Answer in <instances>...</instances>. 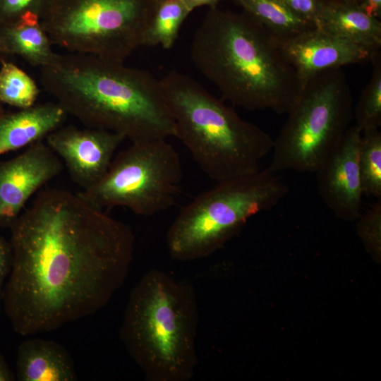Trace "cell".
Instances as JSON below:
<instances>
[{
	"mask_svg": "<svg viewBox=\"0 0 381 381\" xmlns=\"http://www.w3.org/2000/svg\"><path fill=\"white\" fill-rule=\"evenodd\" d=\"M160 83L176 123V137L217 183L261 169L274 140L241 119L192 78L172 71Z\"/></svg>",
	"mask_w": 381,
	"mask_h": 381,
	"instance_id": "cell-5",
	"label": "cell"
},
{
	"mask_svg": "<svg viewBox=\"0 0 381 381\" xmlns=\"http://www.w3.org/2000/svg\"><path fill=\"white\" fill-rule=\"evenodd\" d=\"M198 321L193 286L152 269L130 293L120 337L147 380L188 381L198 363Z\"/></svg>",
	"mask_w": 381,
	"mask_h": 381,
	"instance_id": "cell-4",
	"label": "cell"
},
{
	"mask_svg": "<svg viewBox=\"0 0 381 381\" xmlns=\"http://www.w3.org/2000/svg\"><path fill=\"white\" fill-rule=\"evenodd\" d=\"M358 166L363 194L381 198V133L379 128L362 131Z\"/></svg>",
	"mask_w": 381,
	"mask_h": 381,
	"instance_id": "cell-21",
	"label": "cell"
},
{
	"mask_svg": "<svg viewBox=\"0 0 381 381\" xmlns=\"http://www.w3.org/2000/svg\"><path fill=\"white\" fill-rule=\"evenodd\" d=\"M362 131L350 125L336 146L315 172L318 193L340 219H358L362 197L358 149Z\"/></svg>",
	"mask_w": 381,
	"mask_h": 381,
	"instance_id": "cell-12",
	"label": "cell"
},
{
	"mask_svg": "<svg viewBox=\"0 0 381 381\" xmlns=\"http://www.w3.org/2000/svg\"><path fill=\"white\" fill-rule=\"evenodd\" d=\"M190 13L183 0H155L143 34L141 46H161L170 49L181 26Z\"/></svg>",
	"mask_w": 381,
	"mask_h": 381,
	"instance_id": "cell-19",
	"label": "cell"
},
{
	"mask_svg": "<svg viewBox=\"0 0 381 381\" xmlns=\"http://www.w3.org/2000/svg\"><path fill=\"white\" fill-rule=\"evenodd\" d=\"M126 138L107 130L60 126L46 137L49 147L66 166L71 180L87 189L106 174Z\"/></svg>",
	"mask_w": 381,
	"mask_h": 381,
	"instance_id": "cell-11",
	"label": "cell"
},
{
	"mask_svg": "<svg viewBox=\"0 0 381 381\" xmlns=\"http://www.w3.org/2000/svg\"><path fill=\"white\" fill-rule=\"evenodd\" d=\"M68 114L57 102L35 104L0 116V156L43 140Z\"/></svg>",
	"mask_w": 381,
	"mask_h": 381,
	"instance_id": "cell-14",
	"label": "cell"
},
{
	"mask_svg": "<svg viewBox=\"0 0 381 381\" xmlns=\"http://www.w3.org/2000/svg\"><path fill=\"white\" fill-rule=\"evenodd\" d=\"M155 0H44L40 22L71 53L124 60L141 46Z\"/></svg>",
	"mask_w": 381,
	"mask_h": 381,
	"instance_id": "cell-8",
	"label": "cell"
},
{
	"mask_svg": "<svg viewBox=\"0 0 381 381\" xmlns=\"http://www.w3.org/2000/svg\"><path fill=\"white\" fill-rule=\"evenodd\" d=\"M362 0H322L325 4H353L358 5Z\"/></svg>",
	"mask_w": 381,
	"mask_h": 381,
	"instance_id": "cell-30",
	"label": "cell"
},
{
	"mask_svg": "<svg viewBox=\"0 0 381 381\" xmlns=\"http://www.w3.org/2000/svg\"><path fill=\"white\" fill-rule=\"evenodd\" d=\"M370 63L373 71L363 90L353 113L361 131L379 128L381 126V51H377Z\"/></svg>",
	"mask_w": 381,
	"mask_h": 381,
	"instance_id": "cell-22",
	"label": "cell"
},
{
	"mask_svg": "<svg viewBox=\"0 0 381 381\" xmlns=\"http://www.w3.org/2000/svg\"><path fill=\"white\" fill-rule=\"evenodd\" d=\"M42 28L40 17L28 16L18 22L0 24V54L18 55L40 68L50 65L58 54Z\"/></svg>",
	"mask_w": 381,
	"mask_h": 381,
	"instance_id": "cell-17",
	"label": "cell"
},
{
	"mask_svg": "<svg viewBox=\"0 0 381 381\" xmlns=\"http://www.w3.org/2000/svg\"><path fill=\"white\" fill-rule=\"evenodd\" d=\"M295 14L317 26L325 4L322 0H282Z\"/></svg>",
	"mask_w": 381,
	"mask_h": 381,
	"instance_id": "cell-25",
	"label": "cell"
},
{
	"mask_svg": "<svg viewBox=\"0 0 381 381\" xmlns=\"http://www.w3.org/2000/svg\"><path fill=\"white\" fill-rule=\"evenodd\" d=\"M40 90L35 80L11 62L1 61L0 67V102L19 109L36 104Z\"/></svg>",
	"mask_w": 381,
	"mask_h": 381,
	"instance_id": "cell-20",
	"label": "cell"
},
{
	"mask_svg": "<svg viewBox=\"0 0 381 381\" xmlns=\"http://www.w3.org/2000/svg\"><path fill=\"white\" fill-rule=\"evenodd\" d=\"M353 113V96L340 68L312 75L274 140L266 169L315 173L349 127Z\"/></svg>",
	"mask_w": 381,
	"mask_h": 381,
	"instance_id": "cell-7",
	"label": "cell"
},
{
	"mask_svg": "<svg viewBox=\"0 0 381 381\" xmlns=\"http://www.w3.org/2000/svg\"><path fill=\"white\" fill-rule=\"evenodd\" d=\"M16 378L19 381H75L73 360L61 344L34 338L18 346Z\"/></svg>",
	"mask_w": 381,
	"mask_h": 381,
	"instance_id": "cell-15",
	"label": "cell"
},
{
	"mask_svg": "<svg viewBox=\"0 0 381 381\" xmlns=\"http://www.w3.org/2000/svg\"><path fill=\"white\" fill-rule=\"evenodd\" d=\"M40 82L67 114L86 127L117 133L131 142L176 137L160 80L147 71L70 52L41 67Z\"/></svg>",
	"mask_w": 381,
	"mask_h": 381,
	"instance_id": "cell-2",
	"label": "cell"
},
{
	"mask_svg": "<svg viewBox=\"0 0 381 381\" xmlns=\"http://www.w3.org/2000/svg\"><path fill=\"white\" fill-rule=\"evenodd\" d=\"M260 25L277 42H282L317 28L292 12L282 0H231Z\"/></svg>",
	"mask_w": 381,
	"mask_h": 381,
	"instance_id": "cell-18",
	"label": "cell"
},
{
	"mask_svg": "<svg viewBox=\"0 0 381 381\" xmlns=\"http://www.w3.org/2000/svg\"><path fill=\"white\" fill-rule=\"evenodd\" d=\"M359 6L370 16L380 19L381 0H362Z\"/></svg>",
	"mask_w": 381,
	"mask_h": 381,
	"instance_id": "cell-27",
	"label": "cell"
},
{
	"mask_svg": "<svg viewBox=\"0 0 381 381\" xmlns=\"http://www.w3.org/2000/svg\"><path fill=\"white\" fill-rule=\"evenodd\" d=\"M317 28L354 44L381 48V22L358 5L325 4Z\"/></svg>",
	"mask_w": 381,
	"mask_h": 381,
	"instance_id": "cell-16",
	"label": "cell"
},
{
	"mask_svg": "<svg viewBox=\"0 0 381 381\" xmlns=\"http://www.w3.org/2000/svg\"><path fill=\"white\" fill-rule=\"evenodd\" d=\"M226 0H183V3L191 13L194 9L200 6L216 7L221 1Z\"/></svg>",
	"mask_w": 381,
	"mask_h": 381,
	"instance_id": "cell-28",
	"label": "cell"
},
{
	"mask_svg": "<svg viewBox=\"0 0 381 381\" xmlns=\"http://www.w3.org/2000/svg\"><path fill=\"white\" fill-rule=\"evenodd\" d=\"M277 43L303 84L312 75L325 70L370 62L380 50L354 44L318 28Z\"/></svg>",
	"mask_w": 381,
	"mask_h": 381,
	"instance_id": "cell-13",
	"label": "cell"
},
{
	"mask_svg": "<svg viewBox=\"0 0 381 381\" xmlns=\"http://www.w3.org/2000/svg\"><path fill=\"white\" fill-rule=\"evenodd\" d=\"M286 183L267 169L217 183L184 206L167 234L171 257L188 261L209 256L251 217L276 206Z\"/></svg>",
	"mask_w": 381,
	"mask_h": 381,
	"instance_id": "cell-6",
	"label": "cell"
},
{
	"mask_svg": "<svg viewBox=\"0 0 381 381\" xmlns=\"http://www.w3.org/2000/svg\"><path fill=\"white\" fill-rule=\"evenodd\" d=\"M358 231L361 236L373 252L380 248L381 198L377 199L370 210L358 217Z\"/></svg>",
	"mask_w": 381,
	"mask_h": 381,
	"instance_id": "cell-23",
	"label": "cell"
},
{
	"mask_svg": "<svg viewBox=\"0 0 381 381\" xmlns=\"http://www.w3.org/2000/svg\"><path fill=\"white\" fill-rule=\"evenodd\" d=\"M44 0H0V24H11L40 12Z\"/></svg>",
	"mask_w": 381,
	"mask_h": 381,
	"instance_id": "cell-24",
	"label": "cell"
},
{
	"mask_svg": "<svg viewBox=\"0 0 381 381\" xmlns=\"http://www.w3.org/2000/svg\"><path fill=\"white\" fill-rule=\"evenodd\" d=\"M190 57L224 99L250 111L288 114L303 86L275 40L245 12L210 8Z\"/></svg>",
	"mask_w": 381,
	"mask_h": 381,
	"instance_id": "cell-3",
	"label": "cell"
},
{
	"mask_svg": "<svg viewBox=\"0 0 381 381\" xmlns=\"http://www.w3.org/2000/svg\"><path fill=\"white\" fill-rule=\"evenodd\" d=\"M63 168L60 158L43 140L10 159L0 160V227L10 229L30 199Z\"/></svg>",
	"mask_w": 381,
	"mask_h": 381,
	"instance_id": "cell-10",
	"label": "cell"
},
{
	"mask_svg": "<svg viewBox=\"0 0 381 381\" xmlns=\"http://www.w3.org/2000/svg\"><path fill=\"white\" fill-rule=\"evenodd\" d=\"M183 177L180 157L167 139L132 142L104 176L78 193L94 207H123L151 216L171 207Z\"/></svg>",
	"mask_w": 381,
	"mask_h": 381,
	"instance_id": "cell-9",
	"label": "cell"
},
{
	"mask_svg": "<svg viewBox=\"0 0 381 381\" xmlns=\"http://www.w3.org/2000/svg\"><path fill=\"white\" fill-rule=\"evenodd\" d=\"M16 380L15 375L0 351V381Z\"/></svg>",
	"mask_w": 381,
	"mask_h": 381,
	"instance_id": "cell-29",
	"label": "cell"
},
{
	"mask_svg": "<svg viewBox=\"0 0 381 381\" xmlns=\"http://www.w3.org/2000/svg\"><path fill=\"white\" fill-rule=\"evenodd\" d=\"M13 266V249L10 241L0 236V307L2 305L5 281Z\"/></svg>",
	"mask_w": 381,
	"mask_h": 381,
	"instance_id": "cell-26",
	"label": "cell"
},
{
	"mask_svg": "<svg viewBox=\"0 0 381 381\" xmlns=\"http://www.w3.org/2000/svg\"><path fill=\"white\" fill-rule=\"evenodd\" d=\"M10 229L13 266L2 305L22 336L56 330L103 308L133 259L130 226L64 188L39 190Z\"/></svg>",
	"mask_w": 381,
	"mask_h": 381,
	"instance_id": "cell-1",
	"label": "cell"
},
{
	"mask_svg": "<svg viewBox=\"0 0 381 381\" xmlns=\"http://www.w3.org/2000/svg\"><path fill=\"white\" fill-rule=\"evenodd\" d=\"M4 108L3 107V104L0 102V116L5 113Z\"/></svg>",
	"mask_w": 381,
	"mask_h": 381,
	"instance_id": "cell-31",
	"label": "cell"
}]
</instances>
